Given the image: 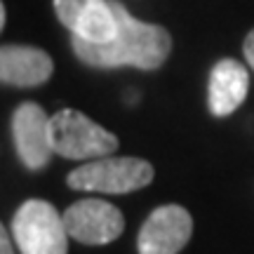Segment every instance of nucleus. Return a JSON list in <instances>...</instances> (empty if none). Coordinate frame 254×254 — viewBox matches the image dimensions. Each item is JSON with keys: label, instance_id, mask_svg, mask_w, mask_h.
I'll use <instances>...</instances> for the list:
<instances>
[{"label": "nucleus", "instance_id": "5", "mask_svg": "<svg viewBox=\"0 0 254 254\" xmlns=\"http://www.w3.org/2000/svg\"><path fill=\"white\" fill-rule=\"evenodd\" d=\"M64 224L68 236L82 245H109L120 238L125 219L116 205L99 198H87L73 202L64 212Z\"/></svg>", "mask_w": 254, "mask_h": 254}, {"label": "nucleus", "instance_id": "11", "mask_svg": "<svg viewBox=\"0 0 254 254\" xmlns=\"http://www.w3.org/2000/svg\"><path fill=\"white\" fill-rule=\"evenodd\" d=\"M243 52H245V59H247V64L254 68V28L247 33V38H245V45H243Z\"/></svg>", "mask_w": 254, "mask_h": 254}, {"label": "nucleus", "instance_id": "1", "mask_svg": "<svg viewBox=\"0 0 254 254\" xmlns=\"http://www.w3.org/2000/svg\"><path fill=\"white\" fill-rule=\"evenodd\" d=\"M116 14V33L104 43H87L71 36L75 57L92 68H118L134 66L141 71H153L167 62L172 52V38L167 28L134 19L118 0H111Z\"/></svg>", "mask_w": 254, "mask_h": 254}, {"label": "nucleus", "instance_id": "13", "mask_svg": "<svg viewBox=\"0 0 254 254\" xmlns=\"http://www.w3.org/2000/svg\"><path fill=\"white\" fill-rule=\"evenodd\" d=\"M5 24H7V9L5 5H0V28H5Z\"/></svg>", "mask_w": 254, "mask_h": 254}, {"label": "nucleus", "instance_id": "9", "mask_svg": "<svg viewBox=\"0 0 254 254\" xmlns=\"http://www.w3.org/2000/svg\"><path fill=\"white\" fill-rule=\"evenodd\" d=\"M55 64L47 52L31 45H5L0 50V80L12 87H36L52 78Z\"/></svg>", "mask_w": 254, "mask_h": 254}, {"label": "nucleus", "instance_id": "8", "mask_svg": "<svg viewBox=\"0 0 254 254\" xmlns=\"http://www.w3.org/2000/svg\"><path fill=\"white\" fill-rule=\"evenodd\" d=\"M55 12L71 36L87 43H104L116 33L111 0H55Z\"/></svg>", "mask_w": 254, "mask_h": 254}, {"label": "nucleus", "instance_id": "7", "mask_svg": "<svg viewBox=\"0 0 254 254\" xmlns=\"http://www.w3.org/2000/svg\"><path fill=\"white\" fill-rule=\"evenodd\" d=\"M193 233V219L182 205L153 209L136 238L139 254H179Z\"/></svg>", "mask_w": 254, "mask_h": 254}, {"label": "nucleus", "instance_id": "6", "mask_svg": "<svg viewBox=\"0 0 254 254\" xmlns=\"http://www.w3.org/2000/svg\"><path fill=\"white\" fill-rule=\"evenodd\" d=\"M12 139L26 170H43L55 153L50 139V116L36 101L19 104L12 116Z\"/></svg>", "mask_w": 254, "mask_h": 254}, {"label": "nucleus", "instance_id": "3", "mask_svg": "<svg viewBox=\"0 0 254 254\" xmlns=\"http://www.w3.org/2000/svg\"><path fill=\"white\" fill-rule=\"evenodd\" d=\"M12 236L21 254H68L64 214L47 200H26L12 219Z\"/></svg>", "mask_w": 254, "mask_h": 254}, {"label": "nucleus", "instance_id": "12", "mask_svg": "<svg viewBox=\"0 0 254 254\" xmlns=\"http://www.w3.org/2000/svg\"><path fill=\"white\" fill-rule=\"evenodd\" d=\"M0 254H14L12 243H9V233H7V228L5 226L0 228Z\"/></svg>", "mask_w": 254, "mask_h": 254}, {"label": "nucleus", "instance_id": "2", "mask_svg": "<svg viewBox=\"0 0 254 254\" xmlns=\"http://www.w3.org/2000/svg\"><path fill=\"white\" fill-rule=\"evenodd\" d=\"M50 139L55 153L68 160H94L118 148V136L75 109H62L50 116Z\"/></svg>", "mask_w": 254, "mask_h": 254}, {"label": "nucleus", "instance_id": "10", "mask_svg": "<svg viewBox=\"0 0 254 254\" xmlns=\"http://www.w3.org/2000/svg\"><path fill=\"white\" fill-rule=\"evenodd\" d=\"M250 90V71L236 59H221L209 73V111L212 116L224 118L245 101Z\"/></svg>", "mask_w": 254, "mask_h": 254}, {"label": "nucleus", "instance_id": "4", "mask_svg": "<svg viewBox=\"0 0 254 254\" xmlns=\"http://www.w3.org/2000/svg\"><path fill=\"white\" fill-rule=\"evenodd\" d=\"M153 182V165L141 158H94L75 167L66 184L75 190L94 193H132Z\"/></svg>", "mask_w": 254, "mask_h": 254}]
</instances>
